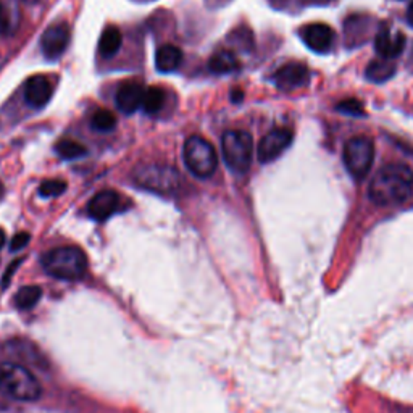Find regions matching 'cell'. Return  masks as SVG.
Here are the masks:
<instances>
[{"label": "cell", "mask_w": 413, "mask_h": 413, "mask_svg": "<svg viewBox=\"0 0 413 413\" xmlns=\"http://www.w3.org/2000/svg\"><path fill=\"white\" fill-rule=\"evenodd\" d=\"M394 75H396V64L386 59L372 60L365 68V78L374 84L386 83Z\"/></svg>", "instance_id": "cell-19"}, {"label": "cell", "mask_w": 413, "mask_h": 413, "mask_svg": "<svg viewBox=\"0 0 413 413\" xmlns=\"http://www.w3.org/2000/svg\"><path fill=\"white\" fill-rule=\"evenodd\" d=\"M222 151L229 170L236 175H246L252 165L253 141L252 136L242 129H231L223 134Z\"/></svg>", "instance_id": "cell-4"}, {"label": "cell", "mask_w": 413, "mask_h": 413, "mask_svg": "<svg viewBox=\"0 0 413 413\" xmlns=\"http://www.w3.org/2000/svg\"><path fill=\"white\" fill-rule=\"evenodd\" d=\"M42 297V289L39 286H25L17 292L15 307L20 310H30L35 307Z\"/></svg>", "instance_id": "cell-22"}, {"label": "cell", "mask_w": 413, "mask_h": 413, "mask_svg": "<svg viewBox=\"0 0 413 413\" xmlns=\"http://www.w3.org/2000/svg\"><path fill=\"white\" fill-rule=\"evenodd\" d=\"M41 263L47 275L64 281H78L88 271V257L75 246L52 249L42 257Z\"/></svg>", "instance_id": "cell-2"}, {"label": "cell", "mask_w": 413, "mask_h": 413, "mask_svg": "<svg viewBox=\"0 0 413 413\" xmlns=\"http://www.w3.org/2000/svg\"><path fill=\"white\" fill-rule=\"evenodd\" d=\"M122 31L117 26H107L100 36L99 41V54L104 59H112L118 54L119 47H122Z\"/></svg>", "instance_id": "cell-20"}, {"label": "cell", "mask_w": 413, "mask_h": 413, "mask_svg": "<svg viewBox=\"0 0 413 413\" xmlns=\"http://www.w3.org/2000/svg\"><path fill=\"white\" fill-rule=\"evenodd\" d=\"M90 124H93V128L97 129V131L107 133V131H110V129L115 128V124H117V118H115V115L112 112H108V110L100 108L93 115V118H90Z\"/></svg>", "instance_id": "cell-24"}, {"label": "cell", "mask_w": 413, "mask_h": 413, "mask_svg": "<svg viewBox=\"0 0 413 413\" xmlns=\"http://www.w3.org/2000/svg\"><path fill=\"white\" fill-rule=\"evenodd\" d=\"M336 110H338L339 113L349 115V117H355V118L365 117L363 104L360 102V100H357V99L343 100V102H339L338 105H336Z\"/></svg>", "instance_id": "cell-26"}, {"label": "cell", "mask_w": 413, "mask_h": 413, "mask_svg": "<svg viewBox=\"0 0 413 413\" xmlns=\"http://www.w3.org/2000/svg\"><path fill=\"white\" fill-rule=\"evenodd\" d=\"M343 160L345 170L354 180H363L373 166L374 142L368 136L350 137L344 146Z\"/></svg>", "instance_id": "cell-6"}, {"label": "cell", "mask_w": 413, "mask_h": 413, "mask_svg": "<svg viewBox=\"0 0 413 413\" xmlns=\"http://www.w3.org/2000/svg\"><path fill=\"white\" fill-rule=\"evenodd\" d=\"M182 155H184L187 170L197 177H210L217 171V151L202 136H191L187 139Z\"/></svg>", "instance_id": "cell-5"}, {"label": "cell", "mask_w": 413, "mask_h": 413, "mask_svg": "<svg viewBox=\"0 0 413 413\" xmlns=\"http://www.w3.org/2000/svg\"><path fill=\"white\" fill-rule=\"evenodd\" d=\"M55 151L64 160H75V158L86 155V147L83 144L71 141V139H65V141L57 144Z\"/></svg>", "instance_id": "cell-23"}, {"label": "cell", "mask_w": 413, "mask_h": 413, "mask_svg": "<svg viewBox=\"0 0 413 413\" xmlns=\"http://www.w3.org/2000/svg\"><path fill=\"white\" fill-rule=\"evenodd\" d=\"M300 39L315 54H328L334 42V31L325 23H311L300 28Z\"/></svg>", "instance_id": "cell-11"}, {"label": "cell", "mask_w": 413, "mask_h": 413, "mask_svg": "<svg viewBox=\"0 0 413 413\" xmlns=\"http://www.w3.org/2000/svg\"><path fill=\"white\" fill-rule=\"evenodd\" d=\"M182 50L173 44H165L155 54V68L160 73H173L182 64Z\"/></svg>", "instance_id": "cell-17"}, {"label": "cell", "mask_w": 413, "mask_h": 413, "mask_svg": "<svg viewBox=\"0 0 413 413\" xmlns=\"http://www.w3.org/2000/svg\"><path fill=\"white\" fill-rule=\"evenodd\" d=\"M271 79L278 89L291 93V90H297L309 86L311 75L307 65L300 64V61H289V64L280 66L273 73Z\"/></svg>", "instance_id": "cell-8"}, {"label": "cell", "mask_w": 413, "mask_h": 413, "mask_svg": "<svg viewBox=\"0 0 413 413\" xmlns=\"http://www.w3.org/2000/svg\"><path fill=\"white\" fill-rule=\"evenodd\" d=\"M21 263V260H17V262H13L12 265H10V268H8V271L6 273V276H3V280H2V286L6 287V286H8V282H10V278H12V275H13V271H15V268L20 265Z\"/></svg>", "instance_id": "cell-29"}, {"label": "cell", "mask_w": 413, "mask_h": 413, "mask_svg": "<svg viewBox=\"0 0 413 413\" xmlns=\"http://www.w3.org/2000/svg\"><path fill=\"white\" fill-rule=\"evenodd\" d=\"M30 241H31L30 233H26V231L18 233V234H15V236H13V239H12V242H10V251H13V252L21 251V249H25V247L28 246V244H30Z\"/></svg>", "instance_id": "cell-27"}, {"label": "cell", "mask_w": 413, "mask_h": 413, "mask_svg": "<svg viewBox=\"0 0 413 413\" xmlns=\"http://www.w3.org/2000/svg\"><path fill=\"white\" fill-rule=\"evenodd\" d=\"M2 194H3V184L2 181H0V197H2Z\"/></svg>", "instance_id": "cell-35"}, {"label": "cell", "mask_w": 413, "mask_h": 413, "mask_svg": "<svg viewBox=\"0 0 413 413\" xmlns=\"http://www.w3.org/2000/svg\"><path fill=\"white\" fill-rule=\"evenodd\" d=\"M119 209V195L115 191L105 189L94 195L88 204V215L97 222H105Z\"/></svg>", "instance_id": "cell-12"}, {"label": "cell", "mask_w": 413, "mask_h": 413, "mask_svg": "<svg viewBox=\"0 0 413 413\" xmlns=\"http://www.w3.org/2000/svg\"><path fill=\"white\" fill-rule=\"evenodd\" d=\"M52 94H54V86L46 76L36 75L25 83V99L31 107H46L52 99Z\"/></svg>", "instance_id": "cell-13"}, {"label": "cell", "mask_w": 413, "mask_h": 413, "mask_svg": "<svg viewBox=\"0 0 413 413\" xmlns=\"http://www.w3.org/2000/svg\"><path fill=\"white\" fill-rule=\"evenodd\" d=\"M292 142V131L287 128H275L262 137L257 148V157L260 163H271L281 157Z\"/></svg>", "instance_id": "cell-9"}, {"label": "cell", "mask_w": 413, "mask_h": 413, "mask_svg": "<svg viewBox=\"0 0 413 413\" xmlns=\"http://www.w3.org/2000/svg\"><path fill=\"white\" fill-rule=\"evenodd\" d=\"M10 28V18H8V13L6 12V6L0 0V35H6Z\"/></svg>", "instance_id": "cell-28"}, {"label": "cell", "mask_w": 413, "mask_h": 413, "mask_svg": "<svg viewBox=\"0 0 413 413\" xmlns=\"http://www.w3.org/2000/svg\"><path fill=\"white\" fill-rule=\"evenodd\" d=\"M403 49H405V36L401 35V32L392 36L386 26L378 30L376 37H374V50L381 59L394 60L402 54Z\"/></svg>", "instance_id": "cell-15"}, {"label": "cell", "mask_w": 413, "mask_h": 413, "mask_svg": "<svg viewBox=\"0 0 413 413\" xmlns=\"http://www.w3.org/2000/svg\"><path fill=\"white\" fill-rule=\"evenodd\" d=\"M6 241H7L6 233H3V229H0V249L6 246Z\"/></svg>", "instance_id": "cell-32"}, {"label": "cell", "mask_w": 413, "mask_h": 413, "mask_svg": "<svg viewBox=\"0 0 413 413\" xmlns=\"http://www.w3.org/2000/svg\"><path fill=\"white\" fill-rule=\"evenodd\" d=\"M373 31V18L363 15L347 17L344 23L345 44L347 47H358L369 39Z\"/></svg>", "instance_id": "cell-14"}, {"label": "cell", "mask_w": 413, "mask_h": 413, "mask_svg": "<svg viewBox=\"0 0 413 413\" xmlns=\"http://www.w3.org/2000/svg\"><path fill=\"white\" fill-rule=\"evenodd\" d=\"M23 2H26V3H39L41 0H23Z\"/></svg>", "instance_id": "cell-33"}, {"label": "cell", "mask_w": 413, "mask_h": 413, "mask_svg": "<svg viewBox=\"0 0 413 413\" xmlns=\"http://www.w3.org/2000/svg\"><path fill=\"white\" fill-rule=\"evenodd\" d=\"M0 389L21 402H35L41 397L42 387L37 378L20 363H0Z\"/></svg>", "instance_id": "cell-3"}, {"label": "cell", "mask_w": 413, "mask_h": 413, "mask_svg": "<svg viewBox=\"0 0 413 413\" xmlns=\"http://www.w3.org/2000/svg\"><path fill=\"white\" fill-rule=\"evenodd\" d=\"M134 180L146 189L155 192H173L180 184L176 170L163 165H144L134 171Z\"/></svg>", "instance_id": "cell-7"}, {"label": "cell", "mask_w": 413, "mask_h": 413, "mask_svg": "<svg viewBox=\"0 0 413 413\" xmlns=\"http://www.w3.org/2000/svg\"><path fill=\"white\" fill-rule=\"evenodd\" d=\"M311 2H316V3H326V2H329V0H311Z\"/></svg>", "instance_id": "cell-34"}, {"label": "cell", "mask_w": 413, "mask_h": 413, "mask_svg": "<svg viewBox=\"0 0 413 413\" xmlns=\"http://www.w3.org/2000/svg\"><path fill=\"white\" fill-rule=\"evenodd\" d=\"M239 68H241L239 59L234 52L228 49L215 52L209 60V70L215 75H229V73H234V71H238Z\"/></svg>", "instance_id": "cell-18"}, {"label": "cell", "mask_w": 413, "mask_h": 413, "mask_svg": "<svg viewBox=\"0 0 413 413\" xmlns=\"http://www.w3.org/2000/svg\"><path fill=\"white\" fill-rule=\"evenodd\" d=\"M407 23H408V26L413 28V2L407 8Z\"/></svg>", "instance_id": "cell-30"}, {"label": "cell", "mask_w": 413, "mask_h": 413, "mask_svg": "<svg viewBox=\"0 0 413 413\" xmlns=\"http://www.w3.org/2000/svg\"><path fill=\"white\" fill-rule=\"evenodd\" d=\"M242 95H244L242 90H238V89L233 90V93H231V100H233V102H241Z\"/></svg>", "instance_id": "cell-31"}, {"label": "cell", "mask_w": 413, "mask_h": 413, "mask_svg": "<svg viewBox=\"0 0 413 413\" xmlns=\"http://www.w3.org/2000/svg\"><path fill=\"white\" fill-rule=\"evenodd\" d=\"M165 105V93L163 89L152 86V88L146 89L142 99V110L147 115H157Z\"/></svg>", "instance_id": "cell-21"}, {"label": "cell", "mask_w": 413, "mask_h": 413, "mask_svg": "<svg viewBox=\"0 0 413 413\" xmlns=\"http://www.w3.org/2000/svg\"><path fill=\"white\" fill-rule=\"evenodd\" d=\"M66 191V182L64 180H47L41 182L39 195L50 199V197H59Z\"/></svg>", "instance_id": "cell-25"}, {"label": "cell", "mask_w": 413, "mask_h": 413, "mask_svg": "<svg viewBox=\"0 0 413 413\" xmlns=\"http://www.w3.org/2000/svg\"><path fill=\"white\" fill-rule=\"evenodd\" d=\"M413 195V171L403 163H389L376 171L368 187L369 200L376 205H398Z\"/></svg>", "instance_id": "cell-1"}, {"label": "cell", "mask_w": 413, "mask_h": 413, "mask_svg": "<svg viewBox=\"0 0 413 413\" xmlns=\"http://www.w3.org/2000/svg\"><path fill=\"white\" fill-rule=\"evenodd\" d=\"M70 44V28L66 23H55L42 32L39 46L46 59L57 60L65 54Z\"/></svg>", "instance_id": "cell-10"}, {"label": "cell", "mask_w": 413, "mask_h": 413, "mask_svg": "<svg viewBox=\"0 0 413 413\" xmlns=\"http://www.w3.org/2000/svg\"><path fill=\"white\" fill-rule=\"evenodd\" d=\"M144 93H146V89L134 81H128V83L119 86L117 95H115L118 110H122L124 115H133L137 108L142 107Z\"/></svg>", "instance_id": "cell-16"}]
</instances>
